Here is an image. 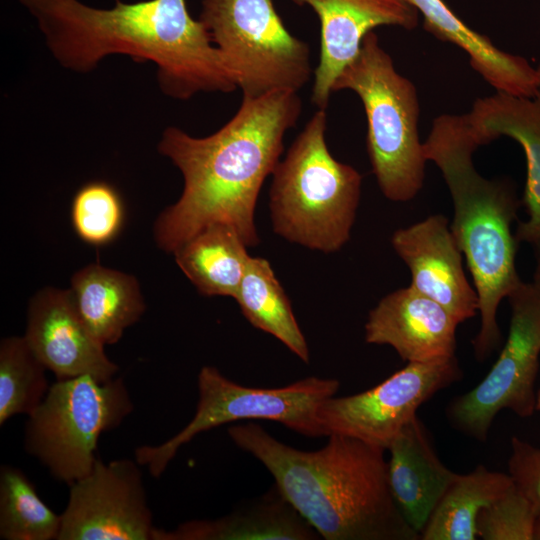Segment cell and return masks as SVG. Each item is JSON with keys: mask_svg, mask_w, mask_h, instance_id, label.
<instances>
[{"mask_svg": "<svg viewBox=\"0 0 540 540\" xmlns=\"http://www.w3.org/2000/svg\"><path fill=\"white\" fill-rule=\"evenodd\" d=\"M24 337L56 380L91 375L107 381L119 370L80 318L69 289L46 287L32 297Z\"/></svg>", "mask_w": 540, "mask_h": 540, "instance_id": "obj_13", "label": "cell"}, {"mask_svg": "<svg viewBox=\"0 0 540 540\" xmlns=\"http://www.w3.org/2000/svg\"><path fill=\"white\" fill-rule=\"evenodd\" d=\"M458 325L446 308L409 285L369 312L365 341L391 346L407 363L433 361L455 356Z\"/></svg>", "mask_w": 540, "mask_h": 540, "instance_id": "obj_16", "label": "cell"}, {"mask_svg": "<svg viewBox=\"0 0 540 540\" xmlns=\"http://www.w3.org/2000/svg\"><path fill=\"white\" fill-rule=\"evenodd\" d=\"M534 249L535 267L532 282L540 288V235L531 243Z\"/></svg>", "mask_w": 540, "mask_h": 540, "instance_id": "obj_30", "label": "cell"}, {"mask_svg": "<svg viewBox=\"0 0 540 540\" xmlns=\"http://www.w3.org/2000/svg\"><path fill=\"white\" fill-rule=\"evenodd\" d=\"M514 484L511 476L478 465L459 474L437 504L420 538L423 540H475L480 512Z\"/></svg>", "mask_w": 540, "mask_h": 540, "instance_id": "obj_23", "label": "cell"}, {"mask_svg": "<svg viewBox=\"0 0 540 540\" xmlns=\"http://www.w3.org/2000/svg\"><path fill=\"white\" fill-rule=\"evenodd\" d=\"M37 20L54 57L86 72L111 54L158 68L162 91L187 100L199 92L231 93L236 78L222 52L185 0L117 1L111 9L78 0H20Z\"/></svg>", "mask_w": 540, "mask_h": 540, "instance_id": "obj_2", "label": "cell"}, {"mask_svg": "<svg viewBox=\"0 0 540 540\" xmlns=\"http://www.w3.org/2000/svg\"><path fill=\"white\" fill-rule=\"evenodd\" d=\"M76 234L86 243L101 246L119 233L124 208L118 192L108 183L93 181L76 193L71 207Z\"/></svg>", "mask_w": 540, "mask_h": 540, "instance_id": "obj_27", "label": "cell"}, {"mask_svg": "<svg viewBox=\"0 0 540 540\" xmlns=\"http://www.w3.org/2000/svg\"><path fill=\"white\" fill-rule=\"evenodd\" d=\"M198 403L191 421L176 435L157 446H140L135 460L160 477L179 448L212 428L243 420H270L296 433L319 437L316 412L321 402L335 395V379L307 377L279 388H255L226 378L216 367L204 366L198 374Z\"/></svg>", "mask_w": 540, "mask_h": 540, "instance_id": "obj_9", "label": "cell"}, {"mask_svg": "<svg viewBox=\"0 0 540 540\" xmlns=\"http://www.w3.org/2000/svg\"><path fill=\"white\" fill-rule=\"evenodd\" d=\"M391 244L410 271L412 288L446 308L459 324L478 313L477 293L463 267L464 255L444 215L432 214L397 229Z\"/></svg>", "mask_w": 540, "mask_h": 540, "instance_id": "obj_14", "label": "cell"}, {"mask_svg": "<svg viewBox=\"0 0 540 540\" xmlns=\"http://www.w3.org/2000/svg\"><path fill=\"white\" fill-rule=\"evenodd\" d=\"M326 129V109L318 108L272 173L269 209L277 235L332 253L350 239L362 176L333 157Z\"/></svg>", "mask_w": 540, "mask_h": 540, "instance_id": "obj_5", "label": "cell"}, {"mask_svg": "<svg viewBox=\"0 0 540 540\" xmlns=\"http://www.w3.org/2000/svg\"><path fill=\"white\" fill-rule=\"evenodd\" d=\"M199 20L245 99L298 92L314 74L310 46L288 31L273 0H203Z\"/></svg>", "mask_w": 540, "mask_h": 540, "instance_id": "obj_8", "label": "cell"}, {"mask_svg": "<svg viewBox=\"0 0 540 540\" xmlns=\"http://www.w3.org/2000/svg\"><path fill=\"white\" fill-rule=\"evenodd\" d=\"M510 324L506 342L486 376L447 407V418L462 433L485 441L504 409L519 417L536 410L535 381L540 357V288L521 282L507 297Z\"/></svg>", "mask_w": 540, "mask_h": 540, "instance_id": "obj_10", "label": "cell"}, {"mask_svg": "<svg viewBox=\"0 0 540 540\" xmlns=\"http://www.w3.org/2000/svg\"><path fill=\"white\" fill-rule=\"evenodd\" d=\"M302 112L298 92L275 91L245 99L235 115L206 137L177 127L164 130L159 152L181 171L184 187L178 201L157 218V245L174 253L204 227H233L247 247L259 243L255 208L262 185L284 150V137Z\"/></svg>", "mask_w": 540, "mask_h": 540, "instance_id": "obj_1", "label": "cell"}, {"mask_svg": "<svg viewBox=\"0 0 540 540\" xmlns=\"http://www.w3.org/2000/svg\"><path fill=\"white\" fill-rule=\"evenodd\" d=\"M173 254L200 294L232 298L238 292L251 257L238 232L223 223L204 227Z\"/></svg>", "mask_w": 540, "mask_h": 540, "instance_id": "obj_22", "label": "cell"}, {"mask_svg": "<svg viewBox=\"0 0 540 540\" xmlns=\"http://www.w3.org/2000/svg\"><path fill=\"white\" fill-rule=\"evenodd\" d=\"M467 115L481 145L507 136L524 151L522 204L527 218L518 223L515 236L518 242L531 244L540 235V91L532 97L496 91L477 99Z\"/></svg>", "mask_w": 540, "mask_h": 540, "instance_id": "obj_17", "label": "cell"}, {"mask_svg": "<svg viewBox=\"0 0 540 540\" xmlns=\"http://www.w3.org/2000/svg\"><path fill=\"white\" fill-rule=\"evenodd\" d=\"M133 409L121 377L56 380L28 416L25 450L56 480L70 486L92 470L100 435L118 427Z\"/></svg>", "mask_w": 540, "mask_h": 540, "instance_id": "obj_7", "label": "cell"}, {"mask_svg": "<svg viewBox=\"0 0 540 540\" xmlns=\"http://www.w3.org/2000/svg\"><path fill=\"white\" fill-rule=\"evenodd\" d=\"M46 368L24 336H10L0 343V425L10 418L30 416L48 390Z\"/></svg>", "mask_w": 540, "mask_h": 540, "instance_id": "obj_26", "label": "cell"}, {"mask_svg": "<svg viewBox=\"0 0 540 540\" xmlns=\"http://www.w3.org/2000/svg\"><path fill=\"white\" fill-rule=\"evenodd\" d=\"M61 514L38 495L24 472L10 465L0 469V538L4 540H57Z\"/></svg>", "mask_w": 540, "mask_h": 540, "instance_id": "obj_25", "label": "cell"}, {"mask_svg": "<svg viewBox=\"0 0 540 540\" xmlns=\"http://www.w3.org/2000/svg\"><path fill=\"white\" fill-rule=\"evenodd\" d=\"M318 533L277 487L257 502L212 520H190L176 529L156 528L154 540H314Z\"/></svg>", "mask_w": 540, "mask_h": 540, "instance_id": "obj_20", "label": "cell"}, {"mask_svg": "<svg viewBox=\"0 0 540 540\" xmlns=\"http://www.w3.org/2000/svg\"><path fill=\"white\" fill-rule=\"evenodd\" d=\"M69 290L80 318L104 346L117 343L145 311L136 278L97 263L77 271Z\"/></svg>", "mask_w": 540, "mask_h": 540, "instance_id": "obj_21", "label": "cell"}, {"mask_svg": "<svg viewBox=\"0 0 540 540\" xmlns=\"http://www.w3.org/2000/svg\"><path fill=\"white\" fill-rule=\"evenodd\" d=\"M407 1L423 16L425 30L462 49L471 67L495 91L525 97L540 91L536 69L527 59L497 48L488 37L467 26L443 0Z\"/></svg>", "mask_w": 540, "mask_h": 540, "instance_id": "obj_19", "label": "cell"}, {"mask_svg": "<svg viewBox=\"0 0 540 540\" xmlns=\"http://www.w3.org/2000/svg\"><path fill=\"white\" fill-rule=\"evenodd\" d=\"M462 376L456 356L408 362L369 390L323 400L316 412L321 436H349L386 451L423 403Z\"/></svg>", "mask_w": 540, "mask_h": 540, "instance_id": "obj_11", "label": "cell"}, {"mask_svg": "<svg viewBox=\"0 0 540 540\" xmlns=\"http://www.w3.org/2000/svg\"><path fill=\"white\" fill-rule=\"evenodd\" d=\"M509 475L515 486L540 514V448L518 437L511 439Z\"/></svg>", "mask_w": 540, "mask_h": 540, "instance_id": "obj_29", "label": "cell"}, {"mask_svg": "<svg viewBox=\"0 0 540 540\" xmlns=\"http://www.w3.org/2000/svg\"><path fill=\"white\" fill-rule=\"evenodd\" d=\"M137 461L97 458L70 485L57 540H154L156 527Z\"/></svg>", "mask_w": 540, "mask_h": 540, "instance_id": "obj_12", "label": "cell"}, {"mask_svg": "<svg viewBox=\"0 0 540 540\" xmlns=\"http://www.w3.org/2000/svg\"><path fill=\"white\" fill-rule=\"evenodd\" d=\"M535 69H536L538 85H539V88H540V62H539V64L537 65V67Z\"/></svg>", "mask_w": 540, "mask_h": 540, "instance_id": "obj_33", "label": "cell"}, {"mask_svg": "<svg viewBox=\"0 0 540 540\" xmlns=\"http://www.w3.org/2000/svg\"><path fill=\"white\" fill-rule=\"evenodd\" d=\"M536 519L532 504L513 484L480 512L478 537L484 540H534Z\"/></svg>", "mask_w": 540, "mask_h": 540, "instance_id": "obj_28", "label": "cell"}, {"mask_svg": "<svg viewBox=\"0 0 540 540\" xmlns=\"http://www.w3.org/2000/svg\"><path fill=\"white\" fill-rule=\"evenodd\" d=\"M388 451L390 492L404 519L420 535L459 474L439 459L424 424L417 416L401 430Z\"/></svg>", "mask_w": 540, "mask_h": 540, "instance_id": "obj_18", "label": "cell"}, {"mask_svg": "<svg viewBox=\"0 0 540 540\" xmlns=\"http://www.w3.org/2000/svg\"><path fill=\"white\" fill-rule=\"evenodd\" d=\"M340 90L353 91L363 104L367 153L382 194L393 202L413 200L423 188L427 163L418 130V93L396 70L374 31L336 78L332 91Z\"/></svg>", "mask_w": 540, "mask_h": 540, "instance_id": "obj_6", "label": "cell"}, {"mask_svg": "<svg viewBox=\"0 0 540 540\" xmlns=\"http://www.w3.org/2000/svg\"><path fill=\"white\" fill-rule=\"evenodd\" d=\"M480 146L467 113L437 116L424 141L426 159L441 171L451 195V231L478 297L480 326L472 345L484 361L501 343L498 307L522 282L512 232L522 201L510 179H488L476 170L473 155Z\"/></svg>", "mask_w": 540, "mask_h": 540, "instance_id": "obj_4", "label": "cell"}, {"mask_svg": "<svg viewBox=\"0 0 540 540\" xmlns=\"http://www.w3.org/2000/svg\"><path fill=\"white\" fill-rule=\"evenodd\" d=\"M309 6L320 22V57L312 102L326 109L336 78L359 53L364 37L379 26L413 30L419 13L407 0H291Z\"/></svg>", "mask_w": 540, "mask_h": 540, "instance_id": "obj_15", "label": "cell"}, {"mask_svg": "<svg viewBox=\"0 0 540 540\" xmlns=\"http://www.w3.org/2000/svg\"><path fill=\"white\" fill-rule=\"evenodd\" d=\"M534 540H540V514L537 516L535 523Z\"/></svg>", "mask_w": 540, "mask_h": 540, "instance_id": "obj_31", "label": "cell"}, {"mask_svg": "<svg viewBox=\"0 0 540 540\" xmlns=\"http://www.w3.org/2000/svg\"><path fill=\"white\" fill-rule=\"evenodd\" d=\"M234 299L252 326L271 334L303 362H309L306 339L269 261L250 257Z\"/></svg>", "mask_w": 540, "mask_h": 540, "instance_id": "obj_24", "label": "cell"}, {"mask_svg": "<svg viewBox=\"0 0 540 540\" xmlns=\"http://www.w3.org/2000/svg\"><path fill=\"white\" fill-rule=\"evenodd\" d=\"M228 435L266 467L282 496L322 538H420L392 497L384 450L333 434L322 448L303 451L250 422L231 425Z\"/></svg>", "mask_w": 540, "mask_h": 540, "instance_id": "obj_3", "label": "cell"}, {"mask_svg": "<svg viewBox=\"0 0 540 540\" xmlns=\"http://www.w3.org/2000/svg\"><path fill=\"white\" fill-rule=\"evenodd\" d=\"M536 410L540 411V389L536 393Z\"/></svg>", "mask_w": 540, "mask_h": 540, "instance_id": "obj_32", "label": "cell"}]
</instances>
